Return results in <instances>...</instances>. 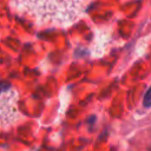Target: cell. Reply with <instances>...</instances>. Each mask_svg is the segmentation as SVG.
<instances>
[{
  "mask_svg": "<svg viewBox=\"0 0 151 151\" xmlns=\"http://www.w3.org/2000/svg\"><path fill=\"white\" fill-rule=\"evenodd\" d=\"M91 0H15L20 11L37 24L66 27L77 21Z\"/></svg>",
  "mask_w": 151,
  "mask_h": 151,
  "instance_id": "obj_1",
  "label": "cell"
},
{
  "mask_svg": "<svg viewBox=\"0 0 151 151\" xmlns=\"http://www.w3.org/2000/svg\"><path fill=\"white\" fill-rule=\"evenodd\" d=\"M18 92L8 84H0V127L13 125L20 116Z\"/></svg>",
  "mask_w": 151,
  "mask_h": 151,
  "instance_id": "obj_2",
  "label": "cell"
},
{
  "mask_svg": "<svg viewBox=\"0 0 151 151\" xmlns=\"http://www.w3.org/2000/svg\"><path fill=\"white\" fill-rule=\"evenodd\" d=\"M144 105L145 106H151V87H150V90L146 92V94H145V97H144Z\"/></svg>",
  "mask_w": 151,
  "mask_h": 151,
  "instance_id": "obj_3",
  "label": "cell"
},
{
  "mask_svg": "<svg viewBox=\"0 0 151 151\" xmlns=\"http://www.w3.org/2000/svg\"><path fill=\"white\" fill-rule=\"evenodd\" d=\"M150 151H151V149H150Z\"/></svg>",
  "mask_w": 151,
  "mask_h": 151,
  "instance_id": "obj_4",
  "label": "cell"
}]
</instances>
